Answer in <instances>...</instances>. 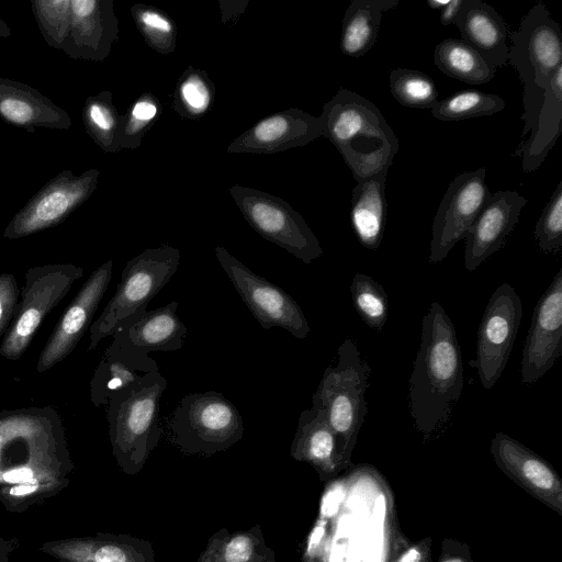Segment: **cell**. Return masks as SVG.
I'll return each instance as SVG.
<instances>
[{
	"instance_id": "cell-15",
	"label": "cell",
	"mask_w": 562,
	"mask_h": 562,
	"mask_svg": "<svg viewBox=\"0 0 562 562\" xmlns=\"http://www.w3.org/2000/svg\"><path fill=\"white\" fill-rule=\"evenodd\" d=\"M113 260L98 267L82 284L59 318L40 353L36 371L42 373L68 357L90 328L97 308L110 284Z\"/></svg>"
},
{
	"instance_id": "cell-48",
	"label": "cell",
	"mask_w": 562,
	"mask_h": 562,
	"mask_svg": "<svg viewBox=\"0 0 562 562\" xmlns=\"http://www.w3.org/2000/svg\"><path fill=\"white\" fill-rule=\"evenodd\" d=\"M11 35V29L9 25L0 18V37H9Z\"/></svg>"
},
{
	"instance_id": "cell-1",
	"label": "cell",
	"mask_w": 562,
	"mask_h": 562,
	"mask_svg": "<svg viewBox=\"0 0 562 562\" xmlns=\"http://www.w3.org/2000/svg\"><path fill=\"white\" fill-rule=\"evenodd\" d=\"M463 363L456 327L443 307L431 303L409 378V411L416 428L430 436L445 426L463 391Z\"/></svg>"
},
{
	"instance_id": "cell-13",
	"label": "cell",
	"mask_w": 562,
	"mask_h": 562,
	"mask_svg": "<svg viewBox=\"0 0 562 562\" xmlns=\"http://www.w3.org/2000/svg\"><path fill=\"white\" fill-rule=\"evenodd\" d=\"M521 315L522 305L515 289L506 282L497 286L482 316L475 360L471 361L486 390L495 385L507 364Z\"/></svg>"
},
{
	"instance_id": "cell-12",
	"label": "cell",
	"mask_w": 562,
	"mask_h": 562,
	"mask_svg": "<svg viewBox=\"0 0 562 562\" xmlns=\"http://www.w3.org/2000/svg\"><path fill=\"white\" fill-rule=\"evenodd\" d=\"M215 257L240 299L263 329L279 327L299 339L308 335L307 319L289 293L254 273L223 247L215 248Z\"/></svg>"
},
{
	"instance_id": "cell-39",
	"label": "cell",
	"mask_w": 562,
	"mask_h": 562,
	"mask_svg": "<svg viewBox=\"0 0 562 562\" xmlns=\"http://www.w3.org/2000/svg\"><path fill=\"white\" fill-rule=\"evenodd\" d=\"M131 12L138 31L148 46L159 54H170L176 48L177 31L173 20L164 11L147 4H135Z\"/></svg>"
},
{
	"instance_id": "cell-14",
	"label": "cell",
	"mask_w": 562,
	"mask_h": 562,
	"mask_svg": "<svg viewBox=\"0 0 562 562\" xmlns=\"http://www.w3.org/2000/svg\"><path fill=\"white\" fill-rule=\"evenodd\" d=\"M481 167L454 177L438 206L431 226L429 262L442 261L467 232L491 195Z\"/></svg>"
},
{
	"instance_id": "cell-49",
	"label": "cell",
	"mask_w": 562,
	"mask_h": 562,
	"mask_svg": "<svg viewBox=\"0 0 562 562\" xmlns=\"http://www.w3.org/2000/svg\"><path fill=\"white\" fill-rule=\"evenodd\" d=\"M443 562H464V561L462 559H460V558H452V559H448V560H446Z\"/></svg>"
},
{
	"instance_id": "cell-4",
	"label": "cell",
	"mask_w": 562,
	"mask_h": 562,
	"mask_svg": "<svg viewBox=\"0 0 562 562\" xmlns=\"http://www.w3.org/2000/svg\"><path fill=\"white\" fill-rule=\"evenodd\" d=\"M166 386V379L157 371L108 401L112 453L127 474L140 471L159 441L162 428L158 414Z\"/></svg>"
},
{
	"instance_id": "cell-23",
	"label": "cell",
	"mask_w": 562,
	"mask_h": 562,
	"mask_svg": "<svg viewBox=\"0 0 562 562\" xmlns=\"http://www.w3.org/2000/svg\"><path fill=\"white\" fill-rule=\"evenodd\" d=\"M0 117L8 124L34 133L36 127L68 130L70 115L37 89L0 78Z\"/></svg>"
},
{
	"instance_id": "cell-21",
	"label": "cell",
	"mask_w": 562,
	"mask_h": 562,
	"mask_svg": "<svg viewBox=\"0 0 562 562\" xmlns=\"http://www.w3.org/2000/svg\"><path fill=\"white\" fill-rule=\"evenodd\" d=\"M38 551L59 562H156L151 543L105 532L46 541Z\"/></svg>"
},
{
	"instance_id": "cell-7",
	"label": "cell",
	"mask_w": 562,
	"mask_h": 562,
	"mask_svg": "<svg viewBox=\"0 0 562 562\" xmlns=\"http://www.w3.org/2000/svg\"><path fill=\"white\" fill-rule=\"evenodd\" d=\"M180 256L178 248L164 245L145 249L127 261L114 295L90 326L89 350L147 311L149 302L176 273Z\"/></svg>"
},
{
	"instance_id": "cell-44",
	"label": "cell",
	"mask_w": 562,
	"mask_h": 562,
	"mask_svg": "<svg viewBox=\"0 0 562 562\" xmlns=\"http://www.w3.org/2000/svg\"><path fill=\"white\" fill-rule=\"evenodd\" d=\"M19 539H4L0 536V562H9L10 555L19 548Z\"/></svg>"
},
{
	"instance_id": "cell-40",
	"label": "cell",
	"mask_w": 562,
	"mask_h": 562,
	"mask_svg": "<svg viewBox=\"0 0 562 562\" xmlns=\"http://www.w3.org/2000/svg\"><path fill=\"white\" fill-rule=\"evenodd\" d=\"M535 239L544 254L562 248V181L557 184L535 226Z\"/></svg>"
},
{
	"instance_id": "cell-17",
	"label": "cell",
	"mask_w": 562,
	"mask_h": 562,
	"mask_svg": "<svg viewBox=\"0 0 562 562\" xmlns=\"http://www.w3.org/2000/svg\"><path fill=\"white\" fill-rule=\"evenodd\" d=\"M324 135L321 116L291 108L258 121L236 137L226 151L274 154L304 146Z\"/></svg>"
},
{
	"instance_id": "cell-41",
	"label": "cell",
	"mask_w": 562,
	"mask_h": 562,
	"mask_svg": "<svg viewBox=\"0 0 562 562\" xmlns=\"http://www.w3.org/2000/svg\"><path fill=\"white\" fill-rule=\"evenodd\" d=\"M16 280L11 273L0 274V336L8 330L12 323L20 296Z\"/></svg>"
},
{
	"instance_id": "cell-29",
	"label": "cell",
	"mask_w": 562,
	"mask_h": 562,
	"mask_svg": "<svg viewBox=\"0 0 562 562\" xmlns=\"http://www.w3.org/2000/svg\"><path fill=\"white\" fill-rule=\"evenodd\" d=\"M398 0H353L346 10L340 36L342 54L359 58L375 44L382 15Z\"/></svg>"
},
{
	"instance_id": "cell-43",
	"label": "cell",
	"mask_w": 562,
	"mask_h": 562,
	"mask_svg": "<svg viewBox=\"0 0 562 562\" xmlns=\"http://www.w3.org/2000/svg\"><path fill=\"white\" fill-rule=\"evenodd\" d=\"M463 1L464 0H449L448 4L440 10L439 20L443 26L454 25Z\"/></svg>"
},
{
	"instance_id": "cell-9",
	"label": "cell",
	"mask_w": 562,
	"mask_h": 562,
	"mask_svg": "<svg viewBox=\"0 0 562 562\" xmlns=\"http://www.w3.org/2000/svg\"><path fill=\"white\" fill-rule=\"evenodd\" d=\"M82 274L83 269L72 263L36 266L25 272L21 301L0 345L3 358L13 361L21 358L45 316Z\"/></svg>"
},
{
	"instance_id": "cell-24",
	"label": "cell",
	"mask_w": 562,
	"mask_h": 562,
	"mask_svg": "<svg viewBox=\"0 0 562 562\" xmlns=\"http://www.w3.org/2000/svg\"><path fill=\"white\" fill-rule=\"evenodd\" d=\"M454 25L461 40L495 68L507 65L508 25L502 15L481 0H464Z\"/></svg>"
},
{
	"instance_id": "cell-16",
	"label": "cell",
	"mask_w": 562,
	"mask_h": 562,
	"mask_svg": "<svg viewBox=\"0 0 562 562\" xmlns=\"http://www.w3.org/2000/svg\"><path fill=\"white\" fill-rule=\"evenodd\" d=\"M561 353L562 268L535 306L522 351V383L537 382L555 364Z\"/></svg>"
},
{
	"instance_id": "cell-10",
	"label": "cell",
	"mask_w": 562,
	"mask_h": 562,
	"mask_svg": "<svg viewBox=\"0 0 562 562\" xmlns=\"http://www.w3.org/2000/svg\"><path fill=\"white\" fill-rule=\"evenodd\" d=\"M228 191L247 223L265 239L307 265L323 255L317 237L286 201L238 184Z\"/></svg>"
},
{
	"instance_id": "cell-27",
	"label": "cell",
	"mask_w": 562,
	"mask_h": 562,
	"mask_svg": "<svg viewBox=\"0 0 562 562\" xmlns=\"http://www.w3.org/2000/svg\"><path fill=\"white\" fill-rule=\"evenodd\" d=\"M387 170L384 169L358 182L351 192L350 223L359 243L367 249L380 247L386 214L385 196Z\"/></svg>"
},
{
	"instance_id": "cell-18",
	"label": "cell",
	"mask_w": 562,
	"mask_h": 562,
	"mask_svg": "<svg viewBox=\"0 0 562 562\" xmlns=\"http://www.w3.org/2000/svg\"><path fill=\"white\" fill-rule=\"evenodd\" d=\"M526 203L527 199L516 191L491 193L464 237L467 270L474 271L490 256L504 247Z\"/></svg>"
},
{
	"instance_id": "cell-25",
	"label": "cell",
	"mask_w": 562,
	"mask_h": 562,
	"mask_svg": "<svg viewBox=\"0 0 562 562\" xmlns=\"http://www.w3.org/2000/svg\"><path fill=\"white\" fill-rule=\"evenodd\" d=\"M290 453L325 475L333 474L342 465L336 435L323 409L312 406L300 414Z\"/></svg>"
},
{
	"instance_id": "cell-6",
	"label": "cell",
	"mask_w": 562,
	"mask_h": 562,
	"mask_svg": "<svg viewBox=\"0 0 562 562\" xmlns=\"http://www.w3.org/2000/svg\"><path fill=\"white\" fill-rule=\"evenodd\" d=\"M370 372L355 341L347 338L338 348L336 366L326 368L312 396V406L324 411L336 435L342 465L349 461L368 413L364 392Z\"/></svg>"
},
{
	"instance_id": "cell-30",
	"label": "cell",
	"mask_w": 562,
	"mask_h": 562,
	"mask_svg": "<svg viewBox=\"0 0 562 562\" xmlns=\"http://www.w3.org/2000/svg\"><path fill=\"white\" fill-rule=\"evenodd\" d=\"M434 63L448 77L474 86L491 81L496 72L493 65L458 38H446L438 43Z\"/></svg>"
},
{
	"instance_id": "cell-45",
	"label": "cell",
	"mask_w": 562,
	"mask_h": 562,
	"mask_svg": "<svg viewBox=\"0 0 562 562\" xmlns=\"http://www.w3.org/2000/svg\"><path fill=\"white\" fill-rule=\"evenodd\" d=\"M422 553L416 549L412 548L407 550L397 562H420Z\"/></svg>"
},
{
	"instance_id": "cell-11",
	"label": "cell",
	"mask_w": 562,
	"mask_h": 562,
	"mask_svg": "<svg viewBox=\"0 0 562 562\" xmlns=\"http://www.w3.org/2000/svg\"><path fill=\"white\" fill-rule=\"evenodd\" d=\"M100 171L91 168L81 175L66 169L45 183L11 218L3 237H26L63 223L82 205L97 188Z\"/></svg>"
},
{
	"instance_id": "cell-8",
	"label": "cell",
	"mask_w": 562,
	"mask_h": 562,
	"mask_svg": "<svg viewBox=\"0 0 562 562\" xmlns=\"http://www.w3.org/2000/svg\"><path fill=\"white\" fill-rule=\"evenodd\" d=\"M167 428L172 443L188 454L211 456L228 449L244 435L238 409L215 391L183 396Z\"/></svg>"
},
{
	"instance_id": "cell-34",
	"label": "cell",
	"mask_w": 562,
	"mask_h": 562,
	"mask_svg": "<svg viewBox=\"0 0 562 562\" xmlns=\"http://www.w3.org/2000/svg\"><path fill=\"white\" fill-rule=\"evenodd\" d=\"M214 86L205 71L189 67L179 78L173 92L172 108L188 119H199L211 108Z\"/></svg>"
},
{
	"instance_id": "cell-38",
	"label": "cell",
	"mask_w": 562,
	"mask_h": 562,
	"mask_svg": "<svg viewBox=\"0 0 562 562\" xmlns=\"http://www.w3.org/2000/svg\"><path fill=\"white\" fill-rule=\"evenodd\" d=\"M161 105L151 93H143L121 115L119 132L120 149H136L140 146L145 134L159 117Z\"/></svg>"
},
{
	"instance_id": "cell-32",
	"label": "cell",
	"mask_w": 562,
	"mask_h": 562,
	"mask_svg": "<svg viewBox=\"0 0 562 562\" xmlns=\"http://www.w3.org/2000/svg\"><path fill=\"white\" fill-rule=\"evenodd\" d=\"M82 123L87 134L105 153H116L121 114L114 103L113 94L103 90L86 99L82 112Z\"/></svg>"
},
{
	"instance_id": "cell-31",
	"label": "cell",
	"mask_w": 562,
	"mask_h": 562,
	"mask_svg": "<svg viewBox=\"0 0 562 562\" xmlns=\"http://www.w3.org/2000/svg\"><path fill=\"white\" fill-rule=\"evenodd\" d=\"M198 562H276L260 532L254 530L214 535Z\"/></svg>"
},
{
	"instance_id": "cell-20",
	"label": "cell",
	"mask_w": 562,
	"mask_h": 562,
	"mask_svg": "<svg viewBox=\"0 0 562 562\" xmlns=\"http://www.w3.org/2000/svg\"><path fill=\"white\" fill-rule=\"evenodd\" d=\"M71 13L64 53L72 59L103 61L119 38L113 0H71Z\"/></svg>"
},
{
	"instance_id": "cell-36",
	"label": "cell",
	"mask_w": 562,
	"mask_h": 562,
	"mask_svg": "<svg viewBox=\"0 0 562 562\" xmlns=\"http://www.w3.org/2000/svg\"><path fill=\"white\" fill-rule=\"evenodd\" d=\"M31 8L46 44L64 52L71 27V0H32Z\"/></svg>"
},
{
	"instance_id": "cell-33",
	"label": "cell",
	"mask_w": 562,
	"mask_h": 562,
	"mask_svg": "<svg viewBox=\"0 0 562 562\" xmlns=\"http://www.w3.org/2000/svg\"><path fill=\"white\" fill-rule=\"evenodd\" d=\"M505 108L504 100L493 93L479 90H461L438 100L430 109L435 119L445 122L493 115Z\"/></svg>"
},
{
	"instance_id": "cell-22",
	"label": "cell",
	"mask_w": 562,
	"mask_h": 562,
	"mask_svg": "<svg viewBox=\"0 0 562 562\" xmlns=\"http://www.w3.org/2000/svg\"><path fill=\"white\" fill-rule=\"evenodd\" d=\"M178 303L170 302L131 319L113 335L120 348L148 356L151 351H175L182 348L187 327L177 315Z\"/></svg>"
},
{
	"instance_id": "cell-42",
	"label": "cell",
	"mask_w": 562,
	"mask_h": 562,
	"mask_svg": "<svg viewBox=\"0 0 562 562\" xmlns=\"http://www.w3.org/2000/svg\"><path fill=\"white\" fill-rule=\"evenodd\" d=\"M342 498H344L342 486L336 485L330 491H328L327 494L325 495V497L323 499V504H322L323 515H325L327 517L334 515L337 512Z\"/></svg>"
},
{
	"instance_id": "cell-46",
	"label": "cell",
	"mask_w": 562,
	"mask_h": 562,
	"mask_svg": "<svg viewBox=\"0 0 562 562\" xmlns=\"http://www.w3.org/2000/svg\"><path fill=\"white\" fill-rule=\"evenodd\" d=\"M323 533H324V524H321L319 526H317L315 528L314 532L312 533L311 541H310V548L312 546H316L319 542Z\"/></svg>"
},
{
	"instance_id": "cell-47",
	"label": "cell",
	"mask_w": 562,
	"mask_h": 562,
	"mask_svg": "<svg viewBox=\"0 0 562 562\" xmlns=\"http://www.w3.org/2000/svg\"><path fill=\"white\" fill-rule=\"evenodd\" d=\"M449 0H446V1H440V0H427V5L430 8V9H434V10H441L443 7H446L448 4Z\"/></svg>"
},
{
	"instance_id": "cell-37",
	"label": "cell",
	"mask_w": 562,
	"mask_h": 562,
	"mask_svg": "<svg viewBox=\"0 0 562 562\" xmlns=\"http://www.w3.org/2000/svg\"><path fill=\"white\" fill-rule=\"evenodd\" d=\"M350 293L352 305L362 321L375 330H382L389 314L387 294L371 277L356 273Z\"/></svg>"
},
{
	"instance_id": "cell-2",
	"label": "cell",
	"mask_w": 562,
	"mask_h": 562,
	"mask_svg": "<svg viewBox=\"0 0 562 562\" xmlns=\"http://www.w3.org/2000/svg\"><path fill=\"white\" fill-rule=\"evenodd\" d=\"M27 465L34 485L53 497L65 490L74 464L61 418L50 407L0 413V474Z\"/></svg>"
},
{
	"instance_id": "cell-35",
	"label": "cell",
	"mask_w": 562,
	"mask_h": 562,
	"mask_svg": "<svg viewBox=\"0 0 562 562\" xmlns=\"http://www.w3.org/2000/svg\"><path fill=\"white\" fill-rule=\"evenodd\" d=\"M390 91L400 104L413 109H431L439 100L432 78L416 69H392Z\"/></svg>"
},
{
	"instance_id": "cell-26",
	"label": "cell",
	"mask_w": 562,
	"mask_h": 562,
	"mask_svg": "<svg viewBox=\"0 0 562 562\" xmlns=\"http://www.w3.org/2000/svg\"><path fill=\"white\" fill-rule=\"evenodd\" d=\"M562 132V65L550 75L537 122L527 142L517 149L525 172L537 170Z\"/></svg>"
},
{
	"instance_id": "cell-3",
	"label": "cell",
	"mask_w": 562,
	"mask_h": 562,
	"mask_svg": "<svg viewBox=\"0 0 562 562\" xmlns=\"http://www.w3.org/2000/svg\"><path fill=\"white\" fill-rule=\"evenodd\" d=\"M319 116L324 136L338 149L357 182L391 167L398 138L373 102L340 88Z\"/></svg>"
},
{
	"instance_id": "cell-5",
	"label": "cell",
	"mask_w": 562,
	"mask_h": 562,
	"mask_svg": "<svg viewBox=\"0 0 562 562\" xmlns=\"http://www.w3.org/2000/svg\"><path fill=\"white\" fill-rule=\"evenodd\" d=\"M507 64L524 85L522 135L533 128L550 75L562 65V31L539 1L525 14L517 31H509Z\"/></svg>"
},
{
	"instance_id": "cell-28",
	"label": "cell",
	"mask_w": 562,
	"mask_h": 562,
	"mask_svg": "<svg viewBox=\"0 0 562 562\" xmlns=\"http://www.w3.org/2000/svg\"><path fill=\"white\" fill-rule=\"evenodd\" d=\"M158 371L156 360L111 344L95 371L92 395L95 404H104L115 394L144 381Z\"/></svg>"
},
{
	"instance_id": "cell-19",
	"label": "cell",
	"mask_w": 562,
	"mask_h": 562,
	"mask_svg": "<svg viewBox=\"0 0 562 562\" xmlns=\"http://www.w3.org/2000/svg\"><path fill=\"white\" fill-rule=\"evenodd\" d=\"M495 462L528 493L562 513V484L555 471L533 451L503 432L491 442Z\"/></svg>"
}]
</instances>
